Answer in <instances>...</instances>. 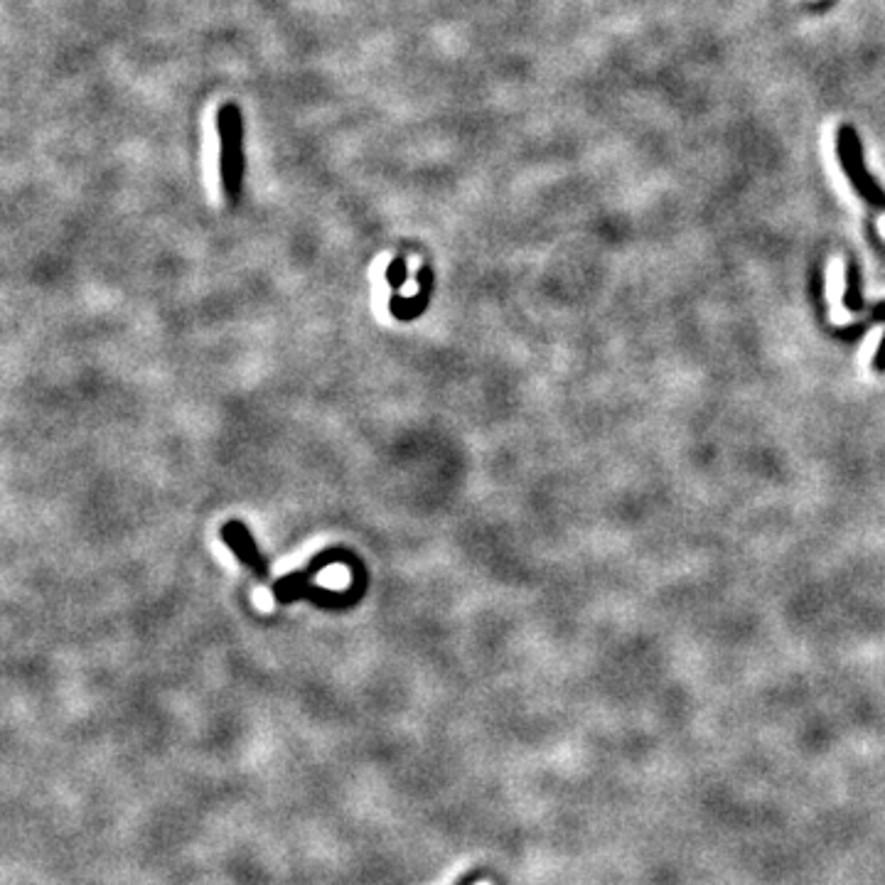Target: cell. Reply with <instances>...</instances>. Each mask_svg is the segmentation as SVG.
Listing matches in <instances>:
<instances>
[{"instance_id":"cell-1","label":"cell","mask_w":885,"mask_h":885,"mask_svg":"<svg viewBox=\"0 0 885 885\" xmlns=\"http://www.w3.org/2000/svg\"><path fill=\"white\" fill-rule=\"evenodd\" d=\"M836 153H839L841 168L846 170V175H849L851 185L856 187L858 195H861L863 200L871 202V205L885 209V195L881 190H878L876 182L871 180L868 170L863 168L861 143H858L856 131L851 126L839 128V138H836Z\"/></svg>"},{"instance_id":"cell-2","label":"cell","mask_w":885,"mask_h":885,"mask_svg":"<svg viewBox=\"0 0 885 885\" xmlns=\"http://www.w3.org/2000/svg\"><path fill=\"white\" fill-rule=\"evenodd\" d=\"M222 126H224V185H227L229 200L236 202L239 197V175H241V163H239V111H234L232 106H227L222 114Z\"/></svg>"},{"instance_id":"cell-3","label":"cell","mask_w":885,"mask_h":885,"mask_svg":"<svg viewBox=\"0 0 885 885\" xmlns=\"http://www.w3.org/2000/svg\"><path fill=\"white\" fill-rule=\"evenodd\" d=\"M222 539H224V544L234 551L236 559L244 563V566H249L251 571H254L256 576L264 581V578L268 576V566H266L264 556L259 554V546H256V541L251 539L246 524H241V522L224 524Z\"/></svg>"},{"instance_id":"cell-4","label":"cell","mask_w":885,"mask_h":885,"mask_svg":"<svg viewBox=\"0 0 885 885\" xmlns=\"http://www.w3.org/2000/svg\"><path fill=\"white\" fill-rule=\"evenodd\" d=\"M418 281H421V293H418V298H411V300L391 298V313H394L399 320L418 318V315L428 308V300H431V288H433L431 271H428V268H423Z\"/></svg>"},{"instance_id":"cell-5","label":"cell","mask_w":885,"mask_h":885,"mask_svg":"<svg viewBox=\"0 0 885 885\" xmlns=\"http://www.w3.org/2000/svg\"><path fill=\"white\" fill-rule=\"evenodd\" d=\"M841 298H844V264L834 261L829 273V300H831V320L839 325H844L849 320L846 310L841 308Z\"/></svg>"},{"instance_id":"cell-6","label":"cell","mask_w":885,"mask_h":885,"mask_svg":"<svg viewBox=\"0 0 885 885\" xmlns=\"http://www.w3.org/2000/svg\"><path fill=\"white\" fill-rule=\"evenodd\" d=\"M386 278H389V283L394 288H399L401 283H404V278H406V264H404V259H396L394 264L389 266V271H386Z\"/></svg>"},{"instance_id":"cell-7","label":"cell","mask_w":885,"mask_h":885,"mask_svg":"<svg viewBox=\"0 0 885 885\" xmlns=\"http://www.w3.org/2000/svg\"><path fill=\"white\" fill-rule=\"evenodd\" d=\"M477 881H480V876H468V878H463V881H460L458 885H475Z\"/></svg>"},{"instance_id":"cell-8","label":"cell","mask_w":885,"mask_h":885,"mask_svg":"<svg viewBox=\"0 0 885 885\" xmlns=\"http://www.w3.org/2000/svg\"><path fill=\"white\" fill-rule=\"evenodd\" d=\"M878 367L885 369V347H883V352H881V359H878Z\"/></svg>"}]
</instances>
